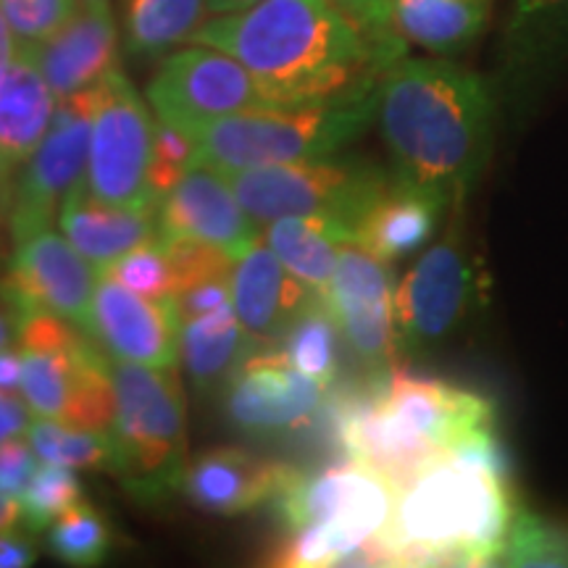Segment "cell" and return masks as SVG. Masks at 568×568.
Returning a JSON list of instances; mask_svg holds the SVG:
<instances>
[{
  "label": "cell",
  "mask_w": 568,
  "mask_h": 568,
  "mask_svg": "<svg viewBox=\"0 0 568 568\" xmlns=\"http://www.w3.org/2000/svg\"><path fill=\"white\" fill-rule=\"evenodd\" d=\"M190 42L237 59L276 105L358 101L406 55V45L374 40L329 0H261L209 19Z\"/></svg>",
  "instance_id": "obj_1"
},
{
  "label": "cell",
  "mask_w": 568,
  "mask_h": 568,
  "mask_svg": "<svg viewBox=\"0 0 568 568\" xmlns=\"http://www.w3.org/2000/svg\"><path fill=\"white\" fill-rule=\"evenodd\" d=\"M376 122L397 180L464 209L495 148L497 95L447 59H397L376 88Z\"/></svg>",
  "instance_id": "obj_2"
},
{
  "label": "cell",
  "mask_w": 568,
  "mask_h": 568,
  "mask_svg": "<svg viewBox=\"0 0 568 568\" xmlns=\"http://www.w3.org/2000/svg\"><path fill=\"white\" fill-rule=\"evenodd\" d=\"M332 408L345 456L374 466L395 487L495 422L485 395L406 368L372 379L366 393H343Z\"/></svg>",
  "instance_id": "obj_3"
},
{
  "label": "cell",
  "mask_w": 568,
  "mask_h": 568,
  "mask_svg": "<svg viewBox=\"0 0 568 568\" xmlns=\"http://www.w3.org/2000/svg\"><path fill=\"white\" fill-rule=\"evenodd\" d=\"M516 508L508 477L445 453L395 487L379 539L395 566H497Z\"/></svg>",
  "instance_id": "obj_4"
},
{
  "label": "cell",
  "mask_w": 568,
  "mask_h": 568,
  "mask_svg": "<svg viewBox=\"0 0 568 568\" xmlns=\"http://www.w3.org/2000/svg\"><path fill=\"white\" fill-rule=\"evenodd\" d=\"M379 88V84H376ZM376 116V90L347 103L266 105L201 126L195 163L219 174L308 159H326L351 145Z\"/></svg>",
  "instance_id": "obj_5"
},
{
  "label": "cell",
  "mask_w": 568,
  "mask_h": 568,
  "mask_svg": "<svg viewBox=\"0 0 568 568\" xmlns=\"http://www.w3.org/2000/svg\"><path fill=\"white\" fill-rule=\"evenodd\" d=\"M111 435L116 471L140 503H161L182 489L187 471V416L176 366H142L111 358Z\"/></svg>",
  "instance_id": "obj_6"
},
{
  "label": "cell",
  "mask_w": 568,
  "mask_h": 568,
  "mask_svg": "<svg viewBox=\"0 0 568 568\" xmlns=\"http://www.w3.org/2000/svg\"><path fill=\"white\" fill-rule=\"evenodd\" d=\"M21 353V397L32 416L111 432V358L67 318L34 311L13 322Z\"/></svg>",
  "instance_id": "obj_7"
},
{
  "label": "cell",
  "mask_w": 568,
  "mask_h": 568,
  "mask_svg": "<svg viewBox=\"0 0 568 568\" xmlns=\"http://www.w3.org/2000/svg\"><path fill=\"white\" fill-rule=\"evenodd\" d=\"M232 193L261 226L284 216H314L351 234L393 172L366 161L308 159L224 174Z\"/></svg>",
  "instance_id": "obj_8"
},
{
  "label": "cell",
  "mask_w": 568,
  "mask_h": 568,
  "mask_svg": "<svg viewBox=\"0 0 568 568\" xmlns=\"http://www.w3.org/2000/svg\"><path fill=\"white\" fill-rule=\"evenodd\" d=\"M155 119L119 69L95 84L84 193L119 209H159L148 182Z\"/></svg>",
  "instance_id": "obj_9"
},
{
  "label": "cell",
  "mask_w": 568,
  "mask_h": 568,
  "mask_svg": "<svg viewBox=\"0 0 568 568\" xmlns=\"http://www.w3.org/2000/svg\"><path fill=\"white\" fill-rule=\"evenodd\" d=\"M460 211H450L447 232L395 284L397 355H422L445 343L471 308L479 280L460 234Z\"/></svg>",
  "instance_id": "obj_10"
},
{
  "label": "cell",
  "mask_w": 568,
  "mask_h": 568,
  "mask_svg": "<svg viewBox=\"0 0 568 568\" xmlns=\"http://www.w3.org/2000/svg\"><path fill=\"white\" fill-rule=\"evenodd\" d=\"M145 95L161 122L190 138L216 119L276 105L243 63L219 48L197 42L161 61Z\"/></svg>",
  "instance_id": "obj_11"
},
{
  "label": "cell",
  "mask_w": 568,
  "mask_h": 568,
  "mask_svg": "<svg viewBox=\"0 0 568 568\" xmlns=\"http://www.w3.org/2000/svg\"><path fill=\"white\" fill-rule=\"evenodd\" d=\"M92 111H95V88L77 92L55 105L51 126L13 184L9 216H6L13 245L24 243L34 232L51 230L71 190L84 184Z\"/></svg>",
  "instance_id": "obj_12"
},
{
  "label": "cell",
  "mask_w": 568,
  "mask_h": 568,
  "mask_svg": "<svg viewBox=\"0 0 568 568\" xmlns=\"http://www.w3.org/2000/svg\"><path fill=\"white\" fill-rule=\"evenodd\" d=\"M272 506L287 529L329 524L358 539H372L389 524L395 485L374 466L347 458L311 474L290 468Z\"/></svg>",
  "instance_id": "obj_13"
},
{
  "label": "cell",
  "mask_w": 568,
  "mask_h": 568,
  "mask_svg": "<svg viewBox=\"0 0 568 568\" xmlns=\"http://www.w3.org/2000/svg\"><path fill=\"white\" fill-rule=\"evenodd\" d=\"M322 293L345 345L372 379H385L397 361L395 284L385 261L353 243L343 245L335 274Z\"/></svg>",
  "instance_id": "obj_14"
},
{
  "label": "cell",
  "mask_w": 568,
  "mask_h": 568,
  "mask_svg": "<svg viewBox=\"0 0 568 568\" xmlns=\"http://www.w3.org/2000/svg\"><path fill=\"white\" fill-rule=\"evenodd\" d=\"M98 272L84 255L53 230H40L13 251L11 266L0 280V297L9 305L11 322L48 311L84 329Z\"/></svg>",
  "instance_id": "obj_15"
},
{
  "label": "cell",
  "mask_w": 568,
  "mask_h": 568,
  "mask_svg": "<svg viewBox=\"0 0 568 568\" xmlns=\"http://www.w3.org/2000/svg\"><path fill=\"white\" fill-rule=\"evenodd\" d=\"M568 71V0H514L497 48V92L524 113Z\"/></svg>",
  "instance_id": "obj_16"
},
{
  "label": "cell",
  "mask_w": 568,
  "mask_h": 568,
  "mask_svg": "<svg viewBox=\"0 0 568 568\" xmlns=\"http://www.w3.org/2000/svg\"><path fill=\"white\" fill-rule=\"evenodd\" d=\"M226 379V416L251 435L301 429L326 406V387L297 372L280 347H253Z\"/></svg>",
  "instance_id": "obj_17"
},
{
  "label": "cell",
  "mask_w": 568,
  "mask_h": 568,
  "mask_svg": "<svg viewBox=\"0 0 568 568\" xmlns=\"http://www.w3.org/2000/svg\"><path fill=\"white\" fill-rule=\"evenodd\" d=\"M84 335L113 361L142 366L180 364L182 316L174 297L132 293L111 276H98Z\"/></svg>",
  "instance_id": "obj_18"
},
{
  "label": "cell",
  "mask_w": 568,
  "mask_h": 568,
  "mask_svg": "<svg viewBox=\"0 0 568 568\" xmlns=\"http://www.w3.org/2000/svg\"><path fill=\"white\" fill-rule=\"evenodd\" d=\"M155 224L161 240H193L232 258L264 237V226L240 205L226 176L197 163L161 197Z\"/></svg>",
  "instance_id": "obj_19"
},
{
  "label": "cell",
  "mask_w": 568,
  "mask_h": 568,
  "mask_svg": "<svg viewBox=\"0 0 568 568\" xmlns=\"http://www.w3.org/2000/svg\"><path fill=\"white\" fill-rule=\"evenodd\" d=\"M230 290L234 314L258 345L282 339L295 316L322 293L290 274L264 240L234 258Z\"/></svg>",
  "instance_id": "obj_20"
},
{
  "label": "cell",
  "mask_w": 568,
  "mask_h": 568,
  "mask_svg": "<svg viewBox=\"0 0 568 568\" xmlns=\"http://www.w3.org/2000/svg\"><path fill=\"white\" fill-rule=\"evenodd\" d=\"M290 468L237 447H216L190 460L180 493L205 514L243 516L274 500Z\"/></svg>",
  "instance_id": "obj_21"
},
{
  "label": "cell",
  "mask_w": 568,
  "mask_h": 568,
  "mask_svg": "<svg viewBox=\"0 0 568 568\" xmlns=\"http://www.w3.org/2000/svg\"><path fill=\"white\" fill-rule=\"evenodd\" d=\"M45 77L55 101L95 88L119 69V32L111 9H82L32 51H24Z\"/></svg>",
  "instance_id": "obj_22"
},
{
  "label": "cell",
  "mask_w": 568,
  "mask_h": 568,
  "mask_svg": "<svg viewBox=\"0 0 568 568\" xmlns=\"http://www.w3.org/2000/svg\"><path fill=\"white\" fill-rule=\"evenodd\" d=\"M55 95L24 51L0 67V213L9 216L11 193L24 163L51 126Z\"/></svg>",
  "instance_id": "obj_23"
},
{
  "label": "cell",
  "mask_w": 568,
  "mask_h": 568,
  "mask_svg": "<svg viewBox=\"0 0 568 568\" xmlns=\"http://www.w3.org/2000/svg\"><path fill=\"white\" fill-rule=\"evenodd\" d=\"M445 213L450 211L435 195L393 174L382 195L355 224L353 245L385 264H393L429 243Z\"/></svg>",
  "instance_id": "obj_24"
},
{
  "label": "cell",
  "mask_w": 568,
  "mask_h": 568,
  "mask_svg": "<svg viewBox=\"0 0 568 568\" xmlns=\"http://www.w3.org/2000/svg\"><path fill=\"white\" fill-rule=\"evenodd\" d=\"M63 237L90 261L98 272L111 266L119 255L159 234L155 211L119 209L84 193V184L71 190L59 211Z\"/></svg>",
  "instance_id": "obj_25"
},
{
  "label": "cell",
  "mask_w": 568,
  "mask_h": 568,
  "mask_svg": "<svg viewBox=\"0 0 568 568\" xmlns=\"http://www.w3.org/2000/svg\"><path fill=\"white\" fill-rule=\"evenodd\" d=\"M493 0H393V30L435 55H456L487 30Z\"/></svg>",
  "instance_id": "obj_26"
},
{
  "label": "cell",
  "mask_w": 568,
  "mask_h": 568,
  "mask_svg": "<svg viewBox=\"0 0 568 568\" xmlns=\"http://www.w3.org/2000/svg\"><path fill=\"white\" fill-rule=\"evenodd\" d=\"M264 243L290 274L314 290H324L335 274L339 251L351 243L343 226L314 216H284L264 226Z\"/></svg>",
  "instance_id": "obj_27"
},
{
  "label": "cell",
  "mask_w": 568,
  "mask_h": 568,
  "mask_svg": "<svg viewBox=\"0 0 568 568\" xmlns=\"http://www.w3.org/2000/svg\"><path fill=\"white\" fill-rule=\"evenodd\" d=\"M253 345L258 343L243 329L232 303L182 322L180 358L197 387H211L230 376Z\"/></svg>",
  "instance_id": "obj_28"
},
{
  "label": "cell",
  "mask_w": 568,
  "mask_h": 568,
  "mask_svg": "<svg viewBox=\"0 0 568 568\" xmlns=\"http://www.w3.org/2000/svg\"><path fill=\"white\" fill-rule=\"evenodd\" d=\"M126 51L163 55L190 42L211 17L209 0H122Z\"/></svg>",
  "instance_id": "obj_29"
},
{
  "label": "cell",
  "mask_w": 568,
  "mask_h": 568,
  "mask_svg": "<svg viewBox=\"0 0 568 568\" xmlns=\"http://www.w3.org/2000/svg\"><path fill=\"white\" fill-rule=\"evenodd\" d=\"M339 339L343 335L335 316L324 301V293H318L287 326L280 351L297 372L329 389L339 372Z\"/></svg>",
  "instance_id": "obj_30"
},
{
  "label": "cell",
  "mask_w": 568,
  "mask_h": 568,
  "mask_svg": "<svg viewBox=\"0 0 568 568\" xmlns=\"http://www.w3.org/2000/svg\"><path fill=\"white\" fill-rule=\"evenodd\" d=\"M27 439L42 464H59L74 471H116V443L111 432L34 416L27 426Z\"/></svg>",
  "instance_id": "obj_31"
},
{
  "label": "cell",
  "mask_w": 568,
  "mask_h": 568,
  "mask_svg": "<svg viewBox=\"0 0 568 568\" xmlns=\"http://www.w3.org/2000/svg\"><path fill=\"white\" fill-rule=\"evenodd\" d=\"M497 566L568 568V524L518 506Z\"/></svg>",
  "instance_id": "obj_32"
},
{
  "label": "cell",
  "mask_w": 568,
  "mask_h": 568,
  "mask_svg": "<svg viewBox=\"0 0 568 568\" xmlns=\"http://www.w3.org/2000/svg\"><path fill=\"white\" fill-rule=\"evenodd\" d=\"M48 548L69 566H101L111 548V531L105 518L88 503H77L48 527Z\"/></svg>",
  "instance_id": "obj_33"
},
{
  "label": "cell",
  "mask_w": 568,
  "mask_h": 568,
  "mask_svg": "<svg viewBox=\"0 0 568 568\" xmlns=\"http://www.w3.org/2000/svg\"><path fill=\"white\" fill-rule=\"evenodd\" d=\"M82 500V485L74 468L59 464H42L32 474L30 485L19 497L21 521L32 531L48 529L55 518L67 514Z\"/></svg>",
  "instance_id": "obj_34"
},
{
  "label": "cell",
  "mask_w": 568,
  "mask_h": 568,
  "mask_svg": "<svg viewBox=\"0 0 568 568\" xmlns=\"http://www.w3.org/2000/svg\"><path fill=\"white\" fill-rule=\"evenodd\" d=\"M101 274L111 276V280L124 284V287H130L138 295L174 297V268L159 234L148 240V243L119 255Z\"/></svg>",
  "instance_id": "obj_35"
},
{
  "label": "cell",
  "mask_w": 568,
  "mask_h": 568,
  "mask_svg": "<svg viewBox=\"0 0 568 568\" xmlns=\"http://www.w3.org/2000/svg\"><path fill=\"white\" fill-rule=\"evenodd\" d=\"M0 11L9 21L19 51L53 38L67 21L80 11L77 0H0Z\"/></svg>",
  "instance_id": "obj_36"
},
{
  "label": "cell",
  "mask_w": 568,
  "mask_h": 568,
  "mask_svg": "<svg viewBox=\"0 0 568 568\" xmlns=\"http://www.w3.org/2000/svg\"><path fill=\"white\" fill-rule=\"evenodd\" d=\"M195 166V138L184 134L176 126L155 119L153 130V153L151 169H148V182L155 203L174 187L176 182L187 174V169Z\"/></svg>",
  "instance_id": "obj_37"
},
{
  "label": "cell",
  "mask_w": 568,
  "mask_h": 568,
  "mask_svg": "<svg viewBox=\"0 0 568 568\" xmlns=\"http://www.w3.org/2000/svg\"><path fill=\"white\" fill-rule=\"evenodd\" d=\"M161 243L174 268V297L201 282L230 280L234 258L219 247L193 243V240H161Z\"/></svg>",
  "instance_id": "obj_38"
},
{
  "label": "cell",
  "mask_w": 568,
  "mask_h": 568,
  "mask_svg": "<svg viewBox=\"0 0 568 568\" xmlns=\"http://www.w3.org/2000/svg\"><path fill=\"white\" fill-rule=\"evenodd\" d=\"M353 24L379 42L406 45V40L393 30V0H329Z\"/></svg>",
  "instance_id": "obj_39"
},
{
  "label": "cell",
  "mask_w": 568,
  "mask_h": 568,
  "mask_svg": "<svg viewBox=\"0 0 568 568\" xmlns=\"http://www.w3.org/2000/svg\"><path fill=\"white\" fill-rule=\"evenodd\" d=\"M38 471V453L21 437L0 443V495L21 497L32 474Z\"/></svg>",
  "instance_id": "obj_40"
},
{
  "label": "cell",
  "mask_w": 568,
  "mask_h": 568,
  "mask_svg": "<svg viewBox=\"0 0 568 568\" xmlns=\"http://www.w3.org/2000/svg\"><path fill=\"white\" fill-rule=\"evenodd\" d=\"M176 308H180L182 322L184 318H195L203 314H211V311L222 308V305L232 303V290L230 280H209L195 284V287L182 290L180 295L174 297Z\"/></svg>",
  "instance_id": "obj_41"
},
{
  "label": "cell",
  "mask_w": 568,
  "mask_h": 568,
  "mask_svg": "<svg viewBox=\"0 0 568 568\" xmlns=\"http://www.w3.org/2000/svg\"><path fill=\"white\" fill-rule=\"evenodd\" d=\"M32 410L17 393H0V443L27 435Z\"/></svg>",
  "instance_id": "obj_42"
},
{
  "label": "cell",
  "mask_w": 568,
  "mask_h": 568,
  "mask_svg": "<svg viewBox=\"0 0 568 568\" xmlns=\"http://www.w3.org/2000/svg\"><path fill=\"white\" fill-rule=\"evenodd\" d=\"M34 564V545L19 531H0V568H27Z\"/></svg>",
  "instance_id": "obj_43"
},
{
  "label": "cell",
  "mask_w": 568,
  "mask_h": 568,
  "mask_svg": "<svg viewBox=\"0 0 568 568\" xmlns=\"http://www.w3.org/2000/svg\"><path fill=\"white\" fill-rule=\"evenodd\" d=\"M21 389V353L3 347L0 351V393H19Z\"/></svg>",
  "instance_id": "obj_44"
},
{
  "label": "cell",
  "mask_w": 568,
  "mask_h": 568,
  "mask_svg": "<svg viewBox=\"0 0 568 568\" xmlns=\"http://www.w3.org/2000/svg\"><path fill=\"white\" fill-rule=\"evenodd\" d=\"M19 55V45H17V38H13L9 21H6L3 11H0V67L3 63L13 61Z\"/></svg>",
  "instance_id": "obj_45"
},
{
  "label": "cell",
  "mask_w": 568,
  "mask_h": 568,
  "mask_svg": "<svg viewBox=\"0 0 568 568\" xmlns=\"http://www.w3.org/2000/svg\"><path fill=\"white\" fill-rule=\"evenodd\" d=\"M19 521H21V506L17 497L0 495V531L17 527Z\"/></svg>",
  "instance_id": "obj_46"
},
{
  "label": "cell",
  "mask_w": 568,
  "mask_h": 568,
  "mask_svg": "<svg viewBox=\"0 0 568 568\" xmlns=\"http://www.w3.org/2000/svg\"><path fill=\"white\" fill-rule=\"evenodd\" d=\"M255 3H261V0H209L213 17H219V13H234V11L251 9Z\"/></svg>",
  "instance_id": "obj_47"
},
{
  "label": "cell",
  "mask_w": 568,
  "mask_h": 568,
  "mask_svg": "<svg viewBox=\"0 0 568 568\" xmlns=\"http://www.w3.org/2000/svg\"><path fill=\"white\" fill-rule=\"evenodd\" d=\"M11 324L13 322H9V318L0 314V351H3V347H9V343H11Z\"/></svg>",
  "instance_id": "obj_48"
},
{
  "label": "cell",
  "mask_w": 568,
  "mask_h": 568,
  "mask_svg": "<svg viewBox=\"0 0 568 568\" xmlns=\"http://www.w3.org/2000/svg\"><path fill=\"white\" fill-rule=\"evenodd\" d=\"M84 9H111V0H82Z\"/></svg>",
  "instance_id": "obj_49"
},
{
  "label": "cell",
  "mask_w": 568,
  "mask_h": 568,
  "mask_svg": "<svg viewBox=\"0 0 568 568\" xmlns=\"http://www.w3.org/2000/svg\"><path fill=\"white\" fill-rule=\"evenodd\" d=\"M0 222H3V213H0Z\"/></svg>",
  "instance_id": "obj_50"
}]
</instances>
